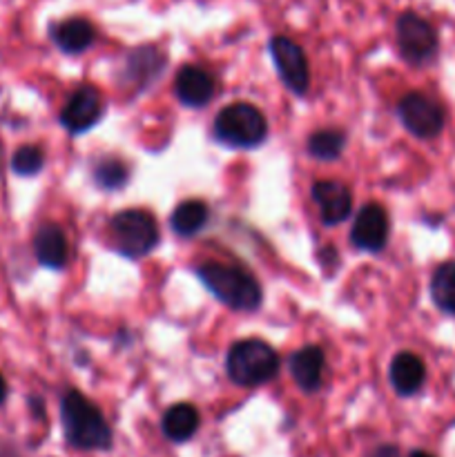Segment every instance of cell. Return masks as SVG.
Segmentation results:
<instances>
[{"instance_id":"1","label":"cell","mask_w":455,"mask_h":457,"mask_svg":"<svg viewBox=\"0 0 455 457\" xmlns=\"http://www.w3.org/2000/svg\"><path fill=\"white\" fill-rule=\"evenodd\" d=\"M61 422L71 449L107 451L112 446V428L94 402L79 391H67L61 400Z\"/></svg>"},{"instance_id":"2","label":"cell","mask_w":455,"mask_h":457,"mask_svg":"<svg viewBox=\"0 0 455 457\" xmlns=\"http://www.w3.org/2000/svg\"><path fill=\"white\" fill-rule=\"evenodd\" d=\"M201 284L232 311H257L261 306V286L254 275L236 263L205 262L196 268Z\"/></svg>"},{"instance_id":"3","label":"cell","mask_w":455,"mask_h":457,"mask_svg":"<svg viewBox=\"0 0 455 457\" xmlns=\"http://www.w3.org/2000/svg\"><path fill=\"white\" fill-rule=\"evenodd\" d=\"M279 373V355L261 339H244L232 344L226 355V375L236 386H261Z\"/></svg>"},{"instance_id":"4","label":"cell","mask_w":455,"mask_h":457,"mask_svg":"<svg viewBox=\"0 0 455 457\" xmlns=\"http://www.w3.org/2000/svg\"><path fill=\"white\" fill-rule=\"evenodd\" d=\"M214 137L223 145L236 150H250L266 141V116L252 103H232L223 107L214 119Z\"/></svg>"},{"instance_id":"5","label":"cell","mask_w":455,"mask_h":457,"mask_svg":"<svg viewBox=\"0 0 455 457\" xmlns=\"http://www.w3.org/2000/svg\"><path fill=\"white\" fill-rule=\"evenodd\" d=\"M114 248L128 259H141L159 244V223L147 210L129 208L114 214L110 221Z\"/></svg>"},{"instance_id":"6","label":"cell","mask_w":455,"mask_h":457,"mask_svg":"<svg viewBox=\"0 0 455 457\" xmlns=\"http://www.w3.org/2000/svg\"><path fill=\"white\" fill-rule=\"evenodd\" d=\"M397 49L409 65H426L437 56L440 36L437 29L418 12H401L395 22Z\"/></svg>"},{"instance_id":"7","label":"cell","mask_w":455,"mask_h":457,"mask_svg":"<svg viewBox=\"0 0 455 457\" xmlns=\"http://www.w3.org/2000/svg\"><path fill=\"white\" fill-rule=\"evenodd\" d=\"M397 116H400L401 125L422 141L440 137L446 123L444 107L422 92H409L406 96H401L400 105H397Z\"/></svg>"},{"instance_id":"8","label":"cell","mask_w":455,"mask_h":457,"mask_svg":"<svg viewBox=\"0 0 455 457\" xmlns=\"http://www.w3.org/2000/svg\"><path fill=\"white\" fill-rule=\"evenodd\" d=\"M268 49H270L277 74L284 80L285 87L297 96H303L310 85V67H308L306 52L288 36H272Z\"/></svg>"},{"instance_id":"9","label":"cell","mask_w":455,"mask_h":457,"mask_svg":"<svg viewBox=\"0 0 455 457\" xmlns=\"http://www.w3.org/2000/svg\"><path fill=\"white\" fill-rule=\"evenodd\" d=\"M103 112H105V103H103L101 92L92 85H80L62 107L61 125L70 134H83L101 120Z\"/></svg>"},{"instance_id":"10","label":"cell","mask_w":455,"mask_h":457,"mask_svg":"<svg viewBox=\"0 0 455 457\" xmlns=\"http://www.w3.org/2000/svg\"><path fill=\"white\" fill-rule=\"evenodd\" d=\"M351 241L364 253H379L388 241V214L379 204H366L352 221Z\"/></svg>"},{"instance_id":"11","label":"cell","mask_w":455,"mask_h":457,"mask_svg":"<svg viewBox=\"0 0 455 457\" xmlns=\"http://www.w3.org/2000/svg\"><path fill=\"white\" fill-rule=\"evenodd\" d=\"M312 201L319 208V217L326 226H337L346 221L352 212V195L339 181H317L310 187Z\"/></svg>"},{"instance_id":"12","label":"cell","mask_w":455,"mask_h":457,"mask_svg":"<svg viewBox=\"0 0 455 457\" xmlns=\"http://www.w3.org/2000/svg\"><path fill=\"white\" fill-rule=\"evenodd\" d=\"M214 79L201 65H183L174 79V94L187 107H205L214 98Z\"/></svg>"},{"instance_id":"13","label":"cell","mask_w":455,"mask_h":457,"mask_svg":"<svg viewBox=\"0 0 455 457\" xmlns=\"http://www.w3.org/2000/svg\"><path fill=\"white\" fill-rule=\"evenodd\" d=\"M49 38L62 54L76 56V54H83L92 47L94 40H96V29H94L92 21H87V18L71 16L65 18V21L52 22L49 25Z\"/></svg>"},{"instance_id":"14","label":"cell","mask_w":455,"mask_h":457,"mask_svg":"<svg viewBox=\"0 0 455 457\" xmlns=\"http://www.w3.org/2000/svg\"><path fill=\"white\" fill-rule=\"evenodd\" d=\"M34 254L40 266L49 270H61L70 262V244L65 232L56 223H45L34 235Z\"/></svg>"},{"instance_id":"15","label":"cell","mask_w":455,"mask_h":457,"mask_svg":"<svg viewBox=\"0 0 455 457\" xmlns=\"http://www.w3.org/2000/svg\"><path fill=\"white\" fill-rule=\"evenodd\" d=\"M388 379H391V386L395 388L397 395L410 397L426 382V366L415 353L401 351L393 357Z\"/></svg>"},{"instance_id":"16","label":"cell","mask_w":455,"mask_h":457,"mask_svg":"<svg viewBox=\"0 0 455 457\" xmlns=\"http://www.w3.org/2000/svg\"><path fill=\"white\" fill-rule=\"evenodd\" d=\"M326 357L319 346H303L290 357V375L303 393L319 391L324 379Z\"/></svg>"},{"instance_id":"17","label":"cell","mask_w":455,"mask_h":457,"mask_svg":"<svg viewBox=\"0 0 455 457\" xmlns=\"http://www.w3.org/2000/svg\"><path fill=\"white\" fill-rule=\"evenodd\" d=\"M163 67L165 56L161 54V49L145 45V47H136L129 52V56L125 58L123 74L128 83L136 85V89H143L163 71Z\"/></svg>"},{"instance_id":"18","label":"cell","mask_w":455,"mask_h":457,"mask_svg":"<svg viewBox=\"0 0 455 457\" xmlns=\"http://www.w3.org/2000/svg\"><path fill=\"white\" fill-rule=\"evenodd\" d=\"M199 424L201 415L199 411H196V406L181 402V404H174L165 411L161 428H163V436L168 437L170 442L181 445V442H187L194 437V433L199 431Z\"/></svg>"},{"instance_id":"19","label":"cell","mask_w":455,"mask_h":457,"mask_svg":"<svg viewBox=\"0 0 455 457\" xmlns=\"http://www.w3.org/2000/svg\"><path fill=\"white\" fill-rule=\"evenodd\" d=\"M210 210L203 201L190 199L183 201L174 208L172 217H170V228L177 232L178 237H192L196 232H201V228L208 223Z\"/></svg>"},{"instance_id":"20","label":"cell","mask_w":455,"mask_h":457,"mask_svg":"<svg viewBox=\"0 0 455 457\" xmlns=\"http://www.w3.org/2000/svg\"><path fill=\"white\" fill-rule=\"evenodd\" d=\"M431 299L442 312L455 317V262L442 263L433 272Z\"/></svg>"},{"instance_id":"21","label":"cell","mask_w":455,"mask_h":457,"mask_svg":"<svg viewBox=\"0 0 455 457\" xmlns=\"http://www.w3.org/2000/svg\"><path fill=\"white\" fill-rule=\"evenodd\" d=\"M346 147V134L342 129H319L308 138V154L319 161H335Z\"/></svg>"},{"instance_id":"22","label":"cell","mask_w":455,"mask_h":457,"mask_svg":"<svg viewBox=\"0 0 455 457\" xmlns=\"http://www.w3.org/2000/svg\"><path fill=\"white\" fill-rule=\"evenodd\" d=\"M92 177L98 187H103V190L107 192H114L120 190V187L128 183L129 168L125 161L119 159V156H105V159H101L94 165Z\"/></svg>"},{"instance_id":"23","label":"cell","mask_w":455,"mask_h":457,"mask_svg":"<svg viewBox=\"0 0 455 457\" xmlns=\"http://www.w3.org/2000/svg\"><path fill=\"white\" fill-rule=\"evenodd\" d=\"M45 154L40 147L36 145H22L13 152L12 156V170L18 177H34L43 170Z\"/></svg>"},{"instance_id":"24","label":"cell","mask_w":455,"mask_h":457,"mask_svg":"<svg viewBox=\"0 0 455 457\" xmlns=\"http://www.w3.org/2000/svg\"><path fill=\"white\" fill-rule=\"evenodd\" d=\"M370 457H400V449L393 445H382L373 451V455Z\"/></svg>"},{"instance_id":"25","label":"cell","mask_w":455,"mask_h":457,"mask_svg":"<svg viewBox=\"0 0 455 457\" xmlns=\"http://www.w3.org/2000/svg\"><path fill=\"white\" fill-rule=\"evenodd\" d=\"M4 400H7V382H4L3 373H0V404H4Z\"/></svg>"},{"instance_id":"26","label":"cell","mask_w":455,"mask_h":457,"mask_svg":"<svg viewBox=\"0 0 455 457\" xmlns=\"http://www.w3.org/2000/svg\"><path fill=\"white\" fill-rule=\"evenodd\" d=\"M409 457H435V455L428 453V451H413Z\"/></svg>"}]
</instances>
